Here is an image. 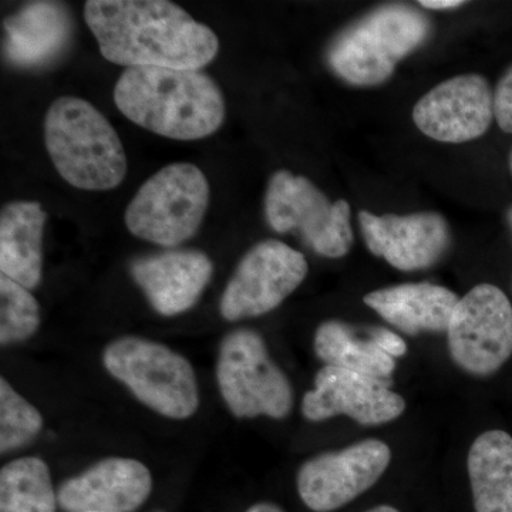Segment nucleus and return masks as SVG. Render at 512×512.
Segmentation results:
<instances>
[{
  "mask_svg": "<svg viewBox=\"0 0 512 512\" xmlns=\"http://www.w3.org/2000/svg\"><path fill=\"white\" fill-rule=\"evenodd\" d=\"M84 19L104 59L119 66L200 70L220 39L167 0H89Z\"/></svg>",
  "mask_w": 512,
  "mask_h": 512,
  "instance_id": "nucleus-1",
  "label": "nucleus"
},
{
  "mask_svg": "<svg viewBox=\"0 0 512 512\" xmlns=\"http://www.w3.org/2000/svg\"><path fill=\"white\" fill-rule=\"evenodd\" d=\"M117 109L151 133L171 140H200L225 120L220 86L201 70L130 67L114 89Z\"/></svg>",
  "mask_w": 512,
  "mask_h": 512,
  "instance_id": "nucleus-2",
  "label": "nucleus"
},
{
  "mask_svg": "<svg viewBox=\"0 0 512 512\" xmlns=\"http://www.w3.org/2000/svg\"><path fill=\"white\" fill-rule=\"evenodd\" d=\"M47 153L57 173L74 188L109 191L127 174V156L119 134L89 101L63 96L45 117Z\"/></svg>",
  "mask_w": 512,
  "mask_h": 512,
  "instance_id": "nucleus-3",
  "label": "nucleus"
},
{
  "mask_svg": "<svg viewBox=\"0 0 512 512\" xmlns=\"http://www.w3.org/2000/svg\"><path fill=\"white\" fill-rule=\"evenodd\" d=\"M431 28L430 19L413 6H380L336 35L326 50V62L345 83L377 86L429 40Z\"/></svg>",
  "mask_w": 512,
  "mask_h": 512,
  "instance_id": "nucleus-4",
  "label": "nucleus"
},
{
  "mask_svg": "<svg viewBox=\"0 0 512 512\" xmlns=\"http://www.w3.org/2000/svg\"><path fill=\"white\" fill-rule=\"evenodd\" d=\"M210 205V184L197 165L174 163L141 185L124 221L134 237L173 248L197 234Z\"/></svg>",
  "mask_w": 512,
  "mask_h": 512,
  "instance_id": "nucleus-5",
  "label": "nucleus"
},
{
  "mask_svg": "<svg viewBox=\"0 0 512 512\" xmlns=\"http://www.w3.org/2000/svg\"><path fill=\"white\" fill-rule=\"evenodd\" d=\"M110 375L140 402L170 419H188L198 409L194 369L167 346L140 338L114 340L104 352Z\"/></svg>",
  "mask_w": 512,
  "mask_h": 512,
  "instance_id": "nucleus-6",
  "label": "nucleus"
},
{
  "mask_svg": "<svg viewBox=\"0 0 512 512\" xmlns=\"http://www.w3.org/2000/svg\"><path fill=\"white\" fill-rule=\"evenodd\" d=\"M265 217L276 232H301L306 244L325 258H342L355 241L349 202L330 201L312 181L291 171H276L269 180Z\"/></svg>",
  "mask_w": 512,
  "mask_h": 512,
  "instance_id": "nucleus-7",
  "label": "nucleus"
},
{
  "mask_svg": "<svg viewBox=\"0 0 512 512\" xmlns=\"http://www.w3.org/2000/svg\"><path fill=\"white\" fill-rule=\"evenodd\" d=\"M217 377L222 397L235 416L285 419L291 413V383L254 330H235L224 339Z\"/></svg>",
  "mask_w": 512,
  "mask_h": 512,
  "instance_id": "nucleus-8",
  "label": "nucleus"
},
{
  "mask_svg": "<svg viewBox=\"0 0 512 512\" xmlns=\"http://www.w3.org/2000/svg\"><path fill=\"white\" fill-rule=\"evenodd\" d=\"M447 336L457 366L474 376L493 375L512 356L510 299L497 286H474L454 308Z\"/></svg>",
  "mask_w": 512,
  "mask_h": 512,
  "instance_id": "nucleus-9",
  "label": "nucleus"
},
{
  "mask_svg": "<svg viewBox=\"0 0 512 512\" xmlns=\"http://www.w3.org/2000/svg\"><path fill=\"white\" fill-rule=\"evenodd\" d=\"M305 256L276 239H266L241 259L222 295L221 315L231 322L278 308L308 275Z\"/></svg>",
  "mask_w": 512,
  "mask_h": 512,
  "instance_id": "nucleus-10",
  "label": "nucleus"
},
{
  "mask_svg": "<svg viewBox=\"0 0 512 512\" xmlns=\"http://www.w3.org/2000/svg\"><path fill=\"white\" fill-rule=\"evenodd\" d=\"M390 460L389 446L376 439L360 441L336 453L320 454L299 470V495L312 511L339 510L372 488Z\"/></svg>",
  "mask_w": 512,
  "mask_h": 512,
  "instance_id": "nucleus-11",
  "label": "nucleus"
},
{
  "mask_svg": "<svg viewBox=\"0 0 512 512\" xmlns=\"http://www.w3.org/2000/svg\"><path fill=\"white\" fill-rule=\"evenodd\" d=\"M494 119V92L481 74H460L437 84L413 110L421 133L441 143L477 140Z\"/></svg>",
  "mask_w": 512,
  "mask_h": 512,
  "instance_id": "nucleus-12",
  "label": "nucleus"
},
{
  "mask_svg": "<svg viewBox=\"0 0 512 512\" xmlns=\"http://www.w3.org/2000/svg\"><path fill=\"white\" fill-rule=\"evenodd\" d=\"M390 384L352 370L325 366L316 375L313 390L303 397V416L323 421L343 414L365 426L389 423L406 409L403 397L393 392Z\"/></svg>",
  "mask_w": 512,
  "mask_h": 512,
  "instance_id": "nucleus-13",
  "label": "nucleus"
},
{
  "mask_svg": "<svg viewBox=\"0 0 512 512\" xmlns=\"http://www.w3.org/2000/svg\"><path fill=\"white\" fill-rule=\"evenodd\" d=\"M357 218L369 251L399 271L431 268L450 248V227L437 212L379 217L363 210Z\"/></svg>",
  "mask_w": 512,
  "mask_h": 512,
  "instance_id": "nucleus-14",
  "label": "nucleus"
},
{
  "mask_svg": "<svg viewBox=\"0 0 512 512\" xmlns=\"http://www.w3.org/2000/svg\"><path fill=\"white\" fill-rule=\"evenodd\" d=\"M153 488L150 470L131 458H107L60 487L57 501L72 512L136 511Z\"/></svg>",
  "mask_w": 512,
  "mask_h": 512,
  "instance_id": "nucleus-15",
  "label": "nucleus"
},
{
  "mask_svg": "<svg viewBox=\"0 0 512 512\" xmlns=\"http://www.w3.org/2000/svg\"><path fill=\"white\" fill-rule=\"evenodd\" d=\"M131 275L160 315H180L197 303L210 282L212 262L194 249L136 259Z\"/></svg>",
  "mask_w": 512,
  "mask_h": 512,
  "instance_id": "nucleus-16",
  "label": "nucleus"
},
{
  "mask_svg": "<svg viewBox=\"0 0 512 512\" xmlns=\"http://www.w3.org/2000/svg\"><path fill=\"white\" fill-rule=\"evenodd\" d=\"M5 56L19 69H43L63 56L73 22L62 3L32 2L5 20Z\"/></svg>",
  "mask_w": 512,
  "mask_h": 512,
  "instance_id": "nucleus-17",
  "label": "nucleus"
},
{
  "mask_svg": "<svg viewBox=\"0 0 512 512\" xmlns=\"http://www.w3.org/2000/svg\"><path fill=\"white\" fill-rule=\"evenodd\" d=\"M458 301L450 289L429 282L377 289L363 298L370 309L407 335L447 332Z\"/></svg>",
  "mask_w": 512,
  "mask_h": 512,
  "instance_id": "nucleus-18",
  "label": "nucleus"
},
{
  "mask_svg": "<svg viewBox=\"0 0 512 512\" xmlns=\"http://www.w3.org/2000/svg\"><path fill=\"white\" fill-rule=\"evenodd\" d=\"M46 220V212L36 201L8 202L0 212V271L29 291L42 281Z\"/></svg>",
  "mask_w": 512,
  "mask_h": 512,
  "instance_id": "nucleus-19",
  "label": "nucleus"
},
{
  "mask_svg": "<svg viewBox=\"0 0 512 512\" xmlns=\"http://www.w3.org/2000/svg\"><path fill=\"white\" fill-rule=\"evenodd\" d=\"M476 512H512V437L490 430L471 444L467 458Z\"/></svg>",
  "mask_w": 512,
  "mask_h": 512,
  "instance_id": "nucleus-20",
  "label": "nucleus"
},
{
  "mask_svg": "<svg viewBox=\"0 0 512 512\" xmlns=\"http://www.w3.org/2000/svg\"><path fill=\"white\" fill-rule=\"evenodd\" d=\"M315 353L326 366L340 367L390 382L396 359L386 355L373 342L369 329L366 336L360 329L340 320L322 323L315 333Z\"/></svg>",
  "mask_w": 512,
  "mask_h": 512,
  "instance_id": "nucleus-21",
  "label": "nucleus"
},
{
  "mask_svg": "<svg viewBox=\"0 0 512 512\" xmlns=\"http://www.w3.org/2000/svg\"><path fill=\"white\" fill-rule=\"evenodd\" d=\"M49 468L36 457L19 458L0 471V512H56Z\"/></svg>",
  "mask_w": 512,
  "mask_h": 512,
  "instance_id": "nucleus-22",
  "label": "nucleus"
},
{
  "mask_svg": "<svg viewBox=\"0 0 512 512\" xmlns=\"http://www.w3.org/2000/svg\"><path fill=\"white\" fill-rule=\"evenodd\" d=\"M39 303L28 288L0 276V343L3 346L29 339L39 328Z\"/></svg>",
  "mask_w": 512,
  "mask_h": 512,
  "instance_id": "nucleus-23",
  "label": "nucleus"
},
{
  "mask_svg": "<svg viewBox=\"0 0 512 512\" xmlns=\"http://www.w3.org/2000/svg\"><path fill=\"white\" fill-rule=\"evenodd\" d=\"M43 420L32 404L26 402L5 379L0 380V451L28 444L42 430Z\"/></svg>",
  "mask_w": 512,
  "mask_h": 512,
  "instance_id": "nucleus-24",
  "label": "nucleus"
},
{
  "mask_svg": "<svg viewBox=\"0 0 512 512\" xmlns=\"http://www.w3.org/2000/svg\"><path fill=\"white\" fill-rule=\"evenodd\" d=\"M495 120L505 133L512 134V64L498 80L494 90Z\"/></svg>",
  "mask_w": 512,
  "mask_h": 512,
  "instance_id": "nucleus-25",
  "label": "nucleus"
},
{
  "mask_svg": "<svg viewBox=\"0 0 512 512\" xmlns=\"http://www.w3.org/2000/svg\"><path fill=\"white\" fill-rule=\"evenodd\" d=\"M373 342L383 350L386 355L397 359L407 353L406 342L397 333L386 328H369Z\"/></svg>",
  "mask_w": 512,
  "mask_h": 512,
  "instance_id": "nucleus-26",
  "label": "nucleus"
},
{
  "mask_svg": "<svg viewBox=\"0 0 512 512\" xmlns=\"http://www.w3.org/2000/svg\"><path fill=\"white\" fill-rule=\"evenodd\" d=\"M419 5L427 9L448 10L460 8V6L466 5V2H461V0H423V2H419Z\"/></svg>",
  "mask_w": 512,
  "mask_h": 512,
  "instance_id": "nucleus-27",
  "label": "nucleus"
},
{
  "mask_svg": "<svg viewBox=\"0 0 512 512\" xmlns=\"http://www.w3.org/2000/svg\"><path fill=\"white\" fill-rule=\"evenodd\" d=\"M247 512H285L281 507L275 504L262 503L256 504L254 507L249 508Z\"/></svg>",
  "mask_w": 512,
  "mask_h": 512,
  "instance_id": "nucleus-28",
  "label": "nucleus"
},
{
  "mask_svg": "<svg viewBox=\"0 0 512 512\" xmlns=\"http://www.w3.org/2000/svg\"><path fill=\"white\" fill-rule=\"evenodd\" d=\"M366 512H400L397 508L392 507V505H377V507L372 508V510Z\"/></svg>",
  "mask_w": 512,
  "mask_h": 512,
  "instance_id": "nucleus-29",
  "label": "nucleus"
},
{
  "mask_svg": "<svg viewBox=\"0 0 512 512\" xmlns=\"http://www.w3.org/2000/svg\"><path fill=\"white\" fill-rule=\"evenodd\" d=\"M507 222H508V227H510L511 231H512V205L510 208H508V211H507Z\"/></svg>",
  "mask_w": 512,
  "mask_h": 512,
  "instance_id": "nucleus-30",
  "label": "nucleus"
},
{
  "mask_svg": "<svg viewBox=\"0 0 512 512\" xmlns=\"http://www.w3.org/2000/svg\"><path fill=\"white\" fill-rule=\"evenodd\" d=\"M510 168H511V173H512V150H511V153H510Z\"/></svg>",
  "mask_w": 512,
  "mask_h": 512,
  "instance_id": "nucleus-31",
  "label": "nucleus"
},
{
  "mask_svg": "<svg viewBox=\"0 0 512 512\" xmlns=\"http://www.w3.org/2000/svg\"><path fill=\"white\" fill-rule=\"evenodd\" d=\"M80 512H94V511H80Z\"/></svg>",
  "mask_w": 512,
  "mask_h": 512,
  "instance_id": "nucleus-32",
  "label": "nucleus"
}]
</instances>
